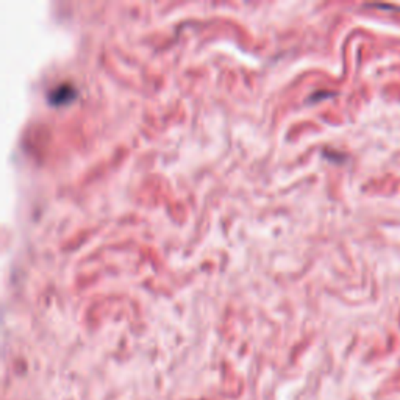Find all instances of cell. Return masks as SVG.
Masks as SVG:
<instances>
[{
	"label": "cell",
	"mask_w": 400,
	"mask_h": 400,
	"mask_svg": "<svg viewBox=\"0 0 400 400\" xmlns=\"http://www.w3.org/2000/svg\"><path fill=\"white\" fill-rule=\"evenodd\" d=\"M66 93H72V89L71 87H58L56 88L54 93H52V97H49V99H52L54 104H61V102H65L66 99Z\"/></svg>",
	"instance_id": "obj_1"
}]
</instances>
